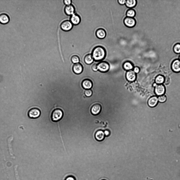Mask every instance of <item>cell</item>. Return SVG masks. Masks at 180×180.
Wrapping results in <instances>:
<instances>
[{"instance_id":"obj_20","label":"cell","mask_w":180,"mask_h":180,"mask_svg":"<svg viewBox=\"0 0 180 180\" xmlns=\"http://www.w3.org/2000/svg\"><path fill=\"white\" fill-rule=\"evenodd\" d=\"M94 59L91 54H88L86 55L84 58L85 62L87 64H90L93 62Z\"/></svg>"},{"instance_id":"obj_32","label":"cell","mask_w":180,"mask_h":180,"mask_svg":"<svg viewBox=\"0 0 180 180\" xmlns=\"http://www.w3.org/2000/svg\"><path fill=\"white\" fill-rule=\"evenodd\" d=\"M15 174L16 180H20L16 167L15 168Z\"/></svg>"},{"instance_id":"obj_22","label":"cell","mask_w":180,"mask_h":180,"mask_svg":"<svg viewBox=\"0 0 180 180\" xmlns=\"http://www.w3.org/2000/svg\"><path fill=\"white\" fill-rule=\"evenodd\" d=\"M165 78L162 75H159L155 78V82L157 84H162L164 82Z\"/></svg>"},{"instance_id":"obj_25","label":"cell","mask_w":180,"mask_h":180,"mask_svg":"<svg viewBox=\"0 0 180 180\" xmlns=\"http://www.w3.org/2000/svg\"><path fill=\"white\" fill-rule=\"evenodd\" d=\"M72 62L75 64L79 63L80 59L79 57L77 55H73L72 56L71 58Z\"/></svg>"},{"instance_id":"obj_2","label":"cell","mask_w":180,"mask_h":180,"mask_svg":"<svg viewBox=\"0 0 180 180\" xmlns=\"http://www.w3.org/2000/svg\"><path fill=\"white\" fill-rule=\"evenodd\" d=\"M63 115V112L61 109L59 108L55 109L51 113V120L54 122L58 121L62 118Z\"/></svg>"},{"instance_id":"obj_4","label":"cell","mask_w":180,"mask_h":180,"mask_svg":"<svg viewBox=\"0 0 180 180\" xmlns=\"http://www.w3.org/2000/svg\"><path fill=\"white\" fill-rule=\"evenodd\" d=\"M97 64L98 70L101 72H107L110 69L109 64L106 61L100 62Z\"/></svg>"},{"instance_id":"obj_35","label":"cell","mask_w":180,"mask_h":180,"mask_svg":"<svg viewBox=\"0 0 180 180\" xmlns=\"http://www.w3.org/2000/svg\"><path fill=\"white\" fill-rule=\"evenodd\" d=\"M178 59L180 61V55L178 57Z\"/></svg>"},{"instance_id":"obj_7","label":"cell","mask_w":180,"mask_h":180,"mask_svg":"<svg viewBox=\"0 0 180 180\" xmlns=\"http://www.w3.org/2000/svg\"><path fill=\"white\" fill-rule=\"evenodd\" d=\"M61 29L65 31L70 30L73 27V24L70 21L66 20L63 21L60 25Z\"/></svg>"},{"instance_id":"obj_19","label":"cell","mask_w":180,"mask_h":180,"mask_svg":"<svg viewBox=\"0 0 180 180\" xmlns=\"http://www.w3.org/2000/svg\"><path fill=\"white\" fill-rule=\"evenodd\" d=\"M137 1L136 0H126L125 5L128 8H131L135 7L137 4Z\"/></svg>"},{"instance_id":"obj_11","label":"cell","mask_w":180,"mask_h":180,"mask_svg":"<svg viewBox=\"0 0 180 180\" xmlns=\"http://www.w3.org/2000/svg\"><path fill=\"white\" fill-rule=\"evenodd\" d=\"M158 102V96H153L150 97L148 101V104L149 106L151 108L155 106Z\"/></svg>"},{"instance_id":"obj_28","label":"cell","mask_w":180,"mask_h":180,"mask_svg":"<svg viewBox=\"0 0 180 180\" xmlns=\"http://www.w3.org/2000/svg\"><path fill=\"white\" fill-rule=\"evenodd\" d=\"M92 70L94 71H96L98 70L97 64H93L91 67Z\"/></svg>"},{"instance_id":"obj_1","label":"cell","mask_w":180,"mask_h":180,"mask_svg":"<svg viewBox=\"0 0 180 180\" xmlns=\"http://www.w3.org/2000/svg\"><path fill=\"white\" fill-rule=\"evenodd\" d=\"M106 54V50L105 48L102 46H98L93 49L91 55L94 61H99L103 60Z\"/></svg>"},{"instance_id":"obj_17","label":"cell","mask_w":180,"mask_h":180,"mask_svg":"<svg viewBox=\"0 0 180 180\" xmlns=\"http://www.w3.org/2000/svg\"><path fill=\"white\" fill-rule=\"evenodd\" d=\"M10 21L9 16L5 13H2L0 14V23L4 24L8 23Z\"/></svg>"},{"instance_id":"obj_23","label":"cell","mask_w":180,"mask_h":180,"mask_svg":"<svg viewBox=\"0 0 180 180\" xmlns=\"http://www.w3.org/2000/svg\"><path fill=\"white\" fill-rule=\"evenodd\" d=\"M136 14L135 10L133 9L130 8L128 9L126 12L127 17H134Z\"/></svg>"},{"instance_id":"obj_30","label":"cell","mask_w":180,"mask_h":180,"mask_svg":"<svg viewBox=\"0 0 180 180\" xmlns=\"http://www.w3.org/2000/svg\"><path fill=\"white\" fill-rule=\"evenodd\" d=\"M63 2L65 5L67 6L71 4L72 2V1L71 0H64Z\"/></svg>"},{"instance_id":"obj_8","label":"cell","mask_w":180,"mask_h":180,"mask_svg":"<svg viewBox=\"0 0 180 180\" xmlns=\"http://www.w3.org/2000/svg\"><path fill=\"white\" fill-rule=\"evenodd\" d=\"M171 68L175 72H180V61L178 59H175L172 61Z\"/></svg>"},{"instance_id":"obj_27","label":"cell","mask_w":180,"mask_h":180,"mask_svg":"<svg viewBox=\"0 0 180 180\" xmlns=\"http://www.w3.org/2000/svg\"><path fill=\"white\" fill-rule=\"evenodd\" d=\"M84 93L87 97H89L92 95L93 92L92 90L90 89H86L84 91Z\"/></svg>"},{"instance_id":"obj_3","label":"cell","mask_w":180,"mask_h":180,"mask_svg":"<svg viewBox=\"0 0 180 180\" xmlns=\"http://www.w3.org/2000/svg\"><path fill=\"white\" fill-rule=\"evenodd\" d=\"M123 22L126 27L129 28H132L136 25V21L134 17L126 16L124 19Z\"/></svg>"},{"instance_id":"obj_36","label":"cell","mask_w":180,"mask_h":180,"mask_svg":"<svg viewBox=\"0 0 180 180\" xmlns=\"http://www.w3.org/2000/svg\"><path fill=\"white\" fill-rule=\"evenodd\" d=\"M102 177H105V178H106V177H104H104H103V176H102ZM109 180H110V179H109Z\"/></svg>"},{"instance_id":"obj_37","label":"cell","mask_w":180,"mask_h":180,"mask_svg":"<svg viewBox=\"0 0 180 180\" xmlns=\"http://www.w3.org/2000/svg\"><path fill=\"white\" fill-rule=\"evenodd\" d=\"M101 180H105V179H102Z\"/></svg>"},{"instance_id":"obj_9","label":"cell","mask_w":180,"mask_h":180,"mask_svg":"<svg viewBox=\"0 0 180 180\" xmlns=\"http://www.w3.org/2000/svg\"><path fill=\"white\" fill-rule=\"evenodd\" d=\"M127 80L130 82H133L135 81L136 78V75L132 70L127 71L126 74Z\"/></svg>"},{"instance_id":"obj_34","label":"cell","mask_w":180,"mask_h":180,"mask_svg":"<svg viewBox=\"0 0 180 180\" xmlns=\"http://www.w3.org/2000/svg\"><path fill=\"white\" fill-rule=\"evenodd\" d=\"M104 133L105 135L106 136L110 134L109 131L107 130H105L104 132Z\"/></svg>"},{"instance_id":"obj_14","label":"cell","mask_w":180,"mask_h":180,"mask_svg":"<svg viewBox=\"0 0 180 180\" xmlns=\"http://www.w3.org/2000/svg\"><path fill=\"white\" fill-rule=\"evenodd\" d=\"M83 87L86 89H90L92 87L93 83L92 81L88 79L84 80L82 82Z\"/></svg>"},{"instance_id":"obj_24","label":"cell","mask_w":180,"mask_h":180,"mask_svg":"<svg viewBox=\"0 0 180 180\" xmlns=\"http://www.w3.org/2000/svg\"><path fill=\"white\" fill-rule=\"evenodd\" d=\"M173 50L174 52L177 54L180 53V43H177L174 45Z\"/></svg>"},{"instance_id":"obj_15","label":"cell","mask_w":180,"mask_h":180,"mask_svg":"<svg viewBox=\"0 0 180 180\" xmlns=\"http://www.w3.org/2000/svg\"><path fill=\"white\" fill-rule=\"evenodd\" d=\"M64 11L67 15H72L75 12V8L72 4L66 6L64 8Z\"/></svg>"},{"instance_id":"obj_10","label":"cell","mask_w":180,"mask_h":180,"mask_svg":"<svg viewBox=\"0 0 180 180\" xmlns=\"http://www.w3.org/2000/svg\"><path fill=\"white\" fill-rule=\"evenodd\" d=\"M101 109V106L100 104L96 103L92 106L91 109V111L92 114L96 115L100 113Z\"/></svg>"},{"instance_id":"obj_21","label":"cell","mask_w":180,"mask_h":180,"mask_svg":"<svg viewBox=\"0 0 180 180\" xmlns=\"http://www.w3.org/2000/svg\"><path fill=\"white\" fill-rule=\"evenodd\" d=\"M105 134L102 131L99 130L97 131L95 134L96 139L98 141L102 140L104 138Z\"/></svg>"},{"instance_id":"obj_13","label":"cell","mask_w":180,"mask_h":180,"mask_svg":"<svg viewBox=\"0 0 180 180\" xmlns=\"http://www.w3.org/2000/svg\"><path fill=\"white\" fill-rule=\"evenodd\" d=\"M95 35L97 37L100 39L104 38L106 35V32L105 29L100 28L96 30Z\"/></svg>"},{"instance_id":"obj_6","label":"cell","mask_w":180,"mask_h":180,"mask_svg":"<svg viewBox=\"0 0 180 180\" xmlns=\"http://www.w3.org/2000/svg\"><path fill=\"white\" fill-rule=\"evenodd\" d=\"M165 88L163 84H157L154 87V91L157 96L164 95L165 92Z\"/></svg>"},{"instance_id":"obj_29","label":"cell","mask_w":180,"mask_h":180,"mask_svg":"<svg viewBox=\"0 0 180 180\" xmlns=\"http://www.w3.org/2000/svg\"><path fill=\"white\" fill-rule=\"evenodd\" d=\"M65 180H76L75 178L72 176H69L67 177Z\"/></svg>"},{"instance_id":"obj_5","label":"cell","mask_w":180,"mask_h":180,"mask_svg":"<svg viewBox=\"0 0 180 180\" xmlns=\"http://www.w3.org/2000/svg\"><path fill=\"white\" fill-rule=\"evenodd\" d=\"M41 114L40 110L37 108H33L28 111V115L30 118L35 119L39 117Z\"/></svg>"},{"instance_id":"obj_26","label":"cell","mask_w":180,"mask_h":180,"mask_svg":"<svg viewBox=\"0 0 180 180\" xmlns=\"http://www.w3.org/2000/svg\"><path fill=\"white\" fill-rule=\"evenodd\" d=\"M158 102L163 103L165 102L167 100V97L164 95L158 96Z\"/></svg>"},{"instance_id":"obj_33","label":"cell","mask_w":180,"mask_h":180,"mask_svg":"<svg viewBox=\"0 0 180 180\" xmlns=\"http://www.w3.org/2000/svg\"><path fill=\"white\" fill-rule=\"evenodd\" d=\"M118 3L120 4L121 5H124V4L126 2V0H118L117 1Z\"/></svg>"},{"instance_id":"obj_18","label":"cell","mask_w":180,"mask_h":180,"mask_svg":"<svg viewBox=\"0 0 180 180\" xmlns=\"http://www.w3.org/2000/svg\"><path fill=\"white\" fill-rule=\"evenodd\" d=\"M123 67L125 70L127 71L132 70L134 68L132 63L129 61H126L123 63Z\"/></svg>"},{"instance_id":"obj_16","label":"cell","mask_w":180,"mask_h":180,"mask_svg":"<svg viewBox=\"0 0 180 180\" xmlns=\"http://www.w3.org/2000/svg\"><path fill=\"white\" fill-rule=\"evenodd\" d=\"M80 21V17L78 15L74 14L71 15L70 18V21L73 25H77L79 24Z\"/></svg>"},{"instance_id":"obj_31","label":"cell","mask_w":180,"mask_h":180,"mask_svg":"<svg viewBox=\"0 0 180 180\" xmlns=\"http://www.w3.org/2000/svg\"><path fill=\"white\" fill-rule=\"evenodd\" d=\"M133 71L135 73H138L140 71V68L138 66L135 67H134Z\"/></svg>"},{"instance_id":"obj_12","label":"cell","mask_w":180,"mask_h":180,"mask_svg":"<svg viewBox=\"0 0 180 180\" xmlns=\"http://www.w3.org/2000/svg\"><path fill=\"white\" fill-rule=\"evenodd\" d=\"M83 67L80 63H78L73 65L72 67V70L73 72L77 74L81 73L83 71Z\"/></svg>"}]
</instances>
